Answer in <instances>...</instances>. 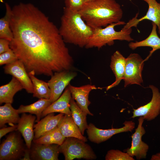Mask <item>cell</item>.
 I'll return each instance as SVG.
<instances>
[{
  "instance_id": "obj_1",
  "label": "cell",
  "mask_w": 160,
  "mask_h": 160,
  "mask_svg": "<svg viewBox=\"0 0 160 160\" xmlns=\"http://www.w3.org/2000/svg\"><path fill=\"white\" fill-rule=\"evenodd\" d=\"M10 25V48L28 73L51 76L72 68L73 59L59 29L33 4L14 6Z\"/></svg>"
},
{
  "instance_id": "obj_2",
  "label": "cell",
  "mask_w": 160,
  "mask_h": 160,
  "mask_svg": "<svg viewBox=\"0 0 160 160\" xmlns=\"http://www.w3.org/2000/svg\"><path fill=\"white\" fill-rule=\"evenodd\" d=\"M79 12L86 23L93 28L119 22L123 14L116 0H93L85 3Z\"/></svg>"
},
{
  "instance_id": "obj_3",
  "label": "cell",
  "mask_w": 160,
  "mask_h": 160,
  "mask_svg": "<svg viewBox=\"0 0 160 160\" xmlns=\"http://www.w3.org/2000/svg\"><path fill=\"white\" fill-rule=\"evenodd\" d=\"M59 30L65 43L83 48L88 43L93 28L86 23L79 12L65 7Z\"/></svg>"
},
{
  "instance_id": "obj_4",
  "label": "cell",
  "mask_w": 160,
  "mask_h": 160,
  "mask_svg": "<svg viewBox=\"0 0 160 160\" xmlns=\"http://www.w3.org/2000/svg\"><path fill=\"white\" fill-rule=\"evenodd\" d=\"M123 21L111 24L103 28L102 27L93 28L92 34L85 47L89 49L93 47L99 49L106 45L114 44V41H126L130 42L134 40L131 36L132 28H123L121 31H117L115 27L118 25H125Z\"/></svg>"
},
{
  "instance_id": "obj_5",
  "label": "cell",
  "mask_w": 160,
  "mask_h": 160,
  "mask_svg": "<svg viewBox=\"0 0 160 160\" xmlns=\"http://www.w3.org/2000/svg\"><path fill=\"white\" fill-rule=\"evenodd\" d=\"M85 142L76 137H66L59 146L60 152L63 154L65 160L96 159L95 153L91 147Z\"/></svg>"
},
{
  "instance_id": "obj_6",
  "label": "cell",
  "mask_w": 160,
  "mask_h": 160,
  "mask_svg": "<svg viewBox=\"0 0 160 160\" xmlns=\"http://www.w3.org/2000/svg\"><path fill=\"white\" fill-rule=\"evenodd\" d=\"M20 136L16 132L10 134L0 146V160H14L23 156L25 150Z\"/></svg>"
},
{
  "instance_id": "obj_7",
  "label": "cell",
  "mask_w": 160,
  "mask_h": 160,
  "mask_svg": "<svg viewBox=\"0 0 160 160\" xmlns=\"http://www.w3.org/2000/svg\"><path fill=\"white\" fill-rule=\"evenodd\" d=\"M145 60L137 53H131L126 58L124 87L132 84L141 85L143 83L142 72Z\"/></svg>"
},
{
  "instance_id": "obj_8",
  "label": "cell",
  "mask_w": 160,
  "mask_h": 160,
  "mask_svg": "<svg viewBox=\"0 0 160 160\" xmlns=\"http://www.w3.org/2000/svg\"><path fill=\"white\" fill-rule=\"evenodd\" d=\"M124 126L119 128L103 129L98 128L92 123L88 125L87 132L89 140L97 144L104 142L113 135L120 133L131 132L135 127V123L132 121H125Z\"/></svg>"
},
{
  "instance_id": "obj_9",
  "label": "cell",
  "mask_w": 160,
  "mask_h": 160,
  "mask_svg": "<svg viewBox=\"0 0 160 160\" xmlns=\"http://www.w3.org/2000/svg\"><path fill=\"white\" fill-rule=\"evenodd\" d=\"M77 75L76 72L70 70L55 72L47 82L51 91L49 100L52 103L61 96L63 90Z\"/></svg>"
},
{
  "instance_id": "obj_10",
  "label": "cell",
  "mask_w": 160,
  "mask_h": 160,
  "mask_svg": "<svg viewBox=\"0 0 160 160\" xmlns=\"http://www.w3.org/2000/svg\"><path fill=\"white\" fill-rule=\"evenodd\" d=\"M153 95L151 101L146 105L133 109V115L134 118L143 116L144 120L151 121L154 119L160 113V92L159 89L153 85H149Z\"/></svg>"
},
{
  "instance_id": "obj_11",
  "label": "cell",
  "mask_w": 160,
  "mask_h": 160,
  "mask_svg": "<svg viewBox=\"0 0 160 160\" xmlns=\"http://www.w3.org/2000/svg\"><path fill=\"white\" fill-rule=\"evenodd\" d=\"M144 120L143 116L140 117L138 119L137 127L131 136V147L125 150V151L129 155L132 157L135 156L137 160L146 158L149 149L148 145L142 140V136L145 133V129L143 126Z\"/></svg>"
},
{
  "instance_id": "obj_12",
  "label": "cell",
  "mask_w": 160,
  "mask_h": 160,
  "mask_svg": "<svg viewBox=\"0 0 160 160\" xmlns=\"http://www.w3.org/2000/svg\"><path fill=\"white\" fill-rule=\"evenodd\" d=\"M4 68V72L17 79L28 93H33V88L32 82L22 62L18 59L6 65Z\"/></svg>"
},
{
  "instance_id": "obj_13",
  "label": "cell",
  "mask_w": 160,
  "mask_h": 160,
  "mask_svg": "<svg viewBox=\"0 0 160 160\" xmlns=\"http://www.w3.org/2000/svg\"><path fill=\"white\" fill-rule=\"evenodd\" d=\"M143 0L148 4V9L145 15L140 19H137L138 13H137L135 17L126 23L123 28H129L132 27L136 28L140 22L147 20L151 21L156 25L158 33L160 35V3L156 0Z\"/></svg>"
},
{
  "instance_id": "obj_14",
  "label": "cell",
  "mask_w": 160,
  "mask_h": 160,
  "mask_svg": "<svg viewBox=\"0 0 160 160\" xmlns=\"http://www.w3.org/2000/svg\"><path fill=\"white\" fill-rule=\"evenodd\" d=\"M59 145L34 143L30 149L31 159L58 160L60 153Z\"/></svg>"
},
{
  "instance_id": "obj_15",
  "label": "cell",
  "mask_w": 160,
  "mask_h": 160,
  "mask_svg": "<svg viewBox=\"0 0 160 160\" xmlns=\"http://www.w3.org/2000/svg\"><path fill=\"white\" fill-rule=\"evenodd\" d=\"M68 87L72 97L76 101L79 107L87 114L93 116V114L90 112L88 108L91 103L88 98L90 92L92 90L97 89L96 86L89 84L76 87L69 84Z\"/></svg>"
},
{
  "instance_id": "obj_16",
  "label": "cell",
  "mask_w": 160,
  "mask_h": 160,
  "mask_svg": "<svg viewBox=\"0 0 160 160\" xmlns=\"http://www.w3.org/2000/svg\"><path fill=\"white\" fill-rule=\"evenodd\" d=\"M64 115V114L60 113L55 116L54 113H50L37 122L33 127V139H38L55 129L57 127Z\"/></svg>"
},
{
  "instance_id": "obj_17",
  "label": "cell",
  "mask_w": 160,
  "mask_h": 160,
  "mask_svg": "<svg viewBox=\"0 0 160 160\" xmlns=\"http://www.w3.org/2000/svg\"><path fill=\"white\" fill-rule=\"evenodd\" d=\"M68 87H67L63 94L56 101L52 103L43 111L42 117L55 112H58L71 116L70 109V101L71 98Z\"/></svg>"
},
{
  "instance_id": "obj_18",
  "label": "cell",
  "mask_w": 160,
  "mask_h": 160,
  "mask_svg": "<svg viewBox=\"0 0 160 160\" xmlns=\"http://www.w3.org/2000/svg\"><path fill=\"white\" fill-rule=\"evenodd\" d=\"M36 117L31 114L23 113L18 123L17 130L21 133L25 141L27 148L30 149L34 137L33 129Z\"/></svg>"
},
{
  "instance_id": "obj_19",
  "label": "cell",
  "mask_w": 160,
  "mask_h": 160,
  "mask_svg": "<svg viewBox=\"0 0 160 160\" xmlns=\"http://www.w3.org/2000/svg\"><path fill=\"white\" fill-rule=\"evenodd\" d=\"M126 58L118 51L115 52L111 57L110 66L115 76V81L106 87L108 90L117 86L123 79L125 73Z\"/></svg>"
},
{
  "instance_id": "obj_20",
  "label": "cell",
  "mask_w": 160,
  "mask_h": 160,
  "mask_svg": "<svg viewBox=\"0 0 160 160\" xmlns=\"http://www.w3.org/2000/svg\"><path fill=\"white\" fill-rule=\"evenodd\" d=\"M57 127L62 135L66 138L74 137L85 142L87 141L86 137L82 134L72 116L65 114Z\"/></svg>"
},
{
  "instance_id": "obj_21",
  "label": "cell",
  "mask_w": 160,
  "mask_h": 160,
  "mask_svg": "<svg viewBox=\"0 0 160 160\" xmlns=\"http://www.w3.org/2000/svg\"><path fill=\"white\" fill-rule=\"evenodd\" d=\"M152 29L151 33L145 39L135 42H131L129 44V47L132 50L137 48L142 47H151L152 49L150 52L149 55L144 60H147L156 50L160 49V38L158 36L156 31L157 26L152 22Z\"/></svg>"
},
{
  "instance_id": "obj_22",
  "label": "cell",
  "mask_w": 160,
  "mask_h": 160,
  "mask_svg": "<svg viewBox=\"0 0 160 160\" xmlns=\"http://www.w3.org/2000/svg\"><path fill=\"white\" fill-rule=\"evenodd\" d=\"M23 89L19 81L13 76L9 83L0 87V104H12L15 94Z\"/></svg>"
},
{
  "instance_id": "obj_23",
  "label": "cell",
  "mask_w": 160,
  "mask_h": 160,
  "mask_svg": "<svg viewBox=\"0 0 160 160\" xmlns=\"http://www.w3.org/2000/svg\"><path fill=\"white\" fill-rule=\"evenodd\" d=\"M52 103L49 99L41 98L29 105H21L17 110L19 114L28 113L35 114L36 117L35 121L37 122L40 120L43 111Z\"/></svg>"
},
{
  "instance_id": "obj_24",
  "label": "cell",
  "mask_w": 160,
  "mask_h": 160,
  "mask_svg": "<svg viewBox=\"0 0 160 160\" xmlns=\"http://www.w3.org/2000/svg\"><path fill=\"white\" fill-rule=\"evenodd\" d=\"M17 109L14 108L10 103H5L0 107V127H4L5 124L13 125L18 123L20 118Z\"/></svg>"
},
{
  "instance_id": "obj_25",
  "label": "cell",
  "mask_w": 160,
  "mask_h": 160,
  "mask_svg": "<svg viewBox=\"0 0 160 160\" xmlns=\"http://www.w3.org/2000/svg\"><path fill=\"white\" fill-rule=\"evenodd\" d=\"M28 74L33 84V96L39 99H49L51 93L47 82L36 78L35 76V73L33 71L28 73Z\"/></svg>"
},
{
  "instance_id": "obj_26",
  "label": "cell",
  "mask_w": 160,
  "mask_h": 160,
  "mask_svg": "<svg viewBox=\"0 0 160 160\" xmlns=\"http://www.w3.org/2000/svg\"><path fill=\"white\" fill-rule=\"evenodd\" d=\"M70 104L71 116L82 134L84 135V131L87 129L88 126L87 121V114L79 107L72 97Z\"/></svg>"
},
{
  "instance_id": "obj_27",
  "label": "cell",
  "mask_w": 160,
  "mask_h": 160,
  "mask_svg": "<svg viewBox=\"0 0 160 160\" xmlns=\"http://www.w3.org/2000/svg\"><path fill=\"white\" fill-rule=\"evenodd\" d=\"M5 15L0 19V39H5L11 41L13 38L10 25L12 8L7 3H5Z\"/></svg>"
},
{
  "instance_id": "obj_28",
  "label": "cell",
  "mask_w": 160,
  "mask_h": 160,
  "mask_svg": "<svg viewBox=\"0 0 160 160\" xmlns=\"http://www.w3.org/2000/svg\"><path fill=\"white\" fill-rule=\"evenodd\" d=\"M66 137L61 133L57 127L39 138L33 140L34 143L43 144H56L61 145Z\"/></svg>"
},
{
  "instance_id": "obj_29",
  "label": "cell",
  "mask_w": 160,
  "mask_h": 160,
  "mask_svg": "<svg viewBox=\"0 0 160 160\" xmlns=\"http://www.w3.org/2000/svg\"><path fill=\"white\" fill-rule=\"evenodd\" d=\"M106 160H134L132 157L127 153L118 150L112 149L107 152L105 156Z\"/></svg>"
},
{
  "instance_id": "obj_30",
  "label": "cell",
  "mask_w": 160,
  "mask_h": 160,
  "mask_svg": "<svg viewBox=\"0 0 160 160\" xmlns=\"http://www.w3.org/2000/svg\"><path fill=\"white\" fill-rule=\"evenodd\" d=\"M18 60L16 55L11 49L9 50L0 54V65L8 64Z\"/></svg>"
},
{
  "instance_id": "obj_31",
  "label": "cell",
  "mask_w": 160,
  "mask_h": 160,
  "mask_svg": "<svg viewBox=\"0 0 160 160\" xmlns=\"http://www.w3.org/2000/svg\"><path fill=\"white\" fill-rule=\"evenodd\" d=\"M65 7L74 11H79L85 3L84 0H63Z\"/></svg>"
},
{
  "instance_id": "obj_32",
  "label": "cell",
  "mask_w": 160,
  "mask_h": 160,
  "mask_svg": "<svg viewBox=\"0 0 160 160\" xmlns=\"http://www.w3.org/2000/svg\"><path fill=\"white\" fill-rule=\"evenodd\" d=\"M10 41L4 39H0V54L9 50Z\"/></svg>"
},
{
  "instance_id": "obj_33",
  "label": "cell",
  "mask_w": 160,
  "mask_h": 160,
  "mask_svg": "<svg viewBox=\"0 0 160 160\" xmlns=\"http://www.w3.org/2000/svg\"><path fill=\"white\" fill-rule=\"evenodd\" d=\"M17 125H13L10 127H3L0 129V139L8 133L17 130Z\"/></svg>"
},
{
  "instance_id": "obj_34",
  "label": "cell",
  "mask_w": 160,
  "mask_h": 160,
  "mask_svg": "<svg viewBox=\"0 0 160 160\" xmlns=\"http://www.w3.org/2000/svg\"><path fill=\"white\" fill-rule=\"evenodd\" d=\"M22 160H31L30 149L27 148V149H25L23 155V158Z\"/></svg>"
},
{
  "instance_id": "obj_35",
  "label": "cell",
  "mask_w": 160,
  "mask_h": 160,
  "mask_svg": "<svg viewBox=\"0 0 160 160\" xmlns=\"http://www.w3.org/2000/svg\"><path fill=\"white\" fill-rule=\"evenodd\" d=\"M151 160H160V152L152 155Z\"/></svg>"
},
{
  "instance_id": "obj_36",
  "label": "cell",
  "mask_w": 160,
  "mask_h": 160,
  "mask_svg": "<svg viewBox=\"0 0 160 160\" xmlns=\"http://www.w3.org/2000/svg\"><path fill=\"white\" fill-rule=\"evenodd\" d=\"M85 3L90 2L93 1V0H84Z\"/></svg>"
}]
</instances>
